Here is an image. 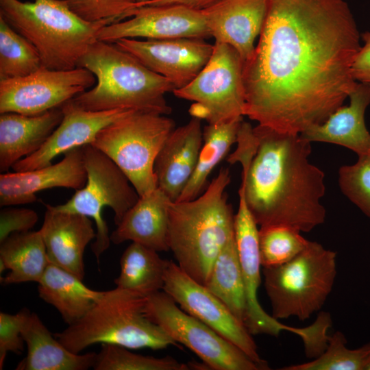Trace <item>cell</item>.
<instances>
[{
  "label": "cell",
  "mask_w": 370,
  "mask_h": 370,
  "mask_svg": "<svg viewBox=\"0 0 370 370\" xmlns=\"http://www.w3.org/2000/svg\"><path fill=\"white\" fill-rule=\"evenodd\" d=\"M267 1L258 44L243 64L244 115L300 134L323 123L356 86L360 34L343 0Z\"/></svg>",
  "instance_id": "6da1fadb"
},
{
  "label": "cell",
  "mask_w": 370,
  "mask_h": 370,
  "mask_svg": "<svg viewBox=\"0 0 370 370\" xmlns=\"http://www.w3.org/2000/svg\"><path fill=\"white\" fill-rule=\"evenodd\" d=\"M256 152L241 164V189L258 225H286L308 232L322 224L325 174L311 164V143L300 134L258 125Z\"/></svg>",
  "instance_id": "7a4b0ae2"
},
{
  "label": "cell",
  "mask_w": 370,
  "mask_h": 370,
  "mask_svg": "<svg viewBox=\"0 0 370 370\" xmlns=\"http://www.w3.org/2000/svg\"><path fill=\"white\" fill-rule=\"evenodd\" d=\"M231 176L227 168L197 197L168 206L167 243L177 264L206 284L214 260L234 235V214L225 193Z\"/></svg>",
  "instance_id": "3957f363"
},
{
  "label": "cell",
  "mask_w": 370,
  "mask_h": 370,
  "mask_svg": "<svg viewBox=\"0 0 370 370\" xmlns=\"http://www.w3.org/2000/svg\"><path fill=\"white\" fill-rule=\"evenodd\" d=\"M77 67L90 71L97 84L71 101L91 111L129 109L166 115L171 108L164 95L175 90L166 77L152 71L114 42L96 40Z\"/></svg>",
  "instance_id": "277c9868"
},
{
  "label": "cell",
  "mask_w": 370,
  "mask_h": 370,
  "mask_svg": "<svg viewBox=\"0 0 370 370\" xmlns=\"http://www.w3.org/2000/svg\"><path fill=\"white\" fill-rule=\"evenodd\" d=\"M0 16L36 47L42 66L52 70L77 67L101 29L117 22L84 21L64 0H0Z\"/></svg>",
  "instance_id": "5b68a950"
},
{
  "label": "cell",
  "mask_w": 370,
  "mask_h": 370,
  "mask_svg": "<svg viewBox=\"0 0 370 370\" xmlns=\"http://www.w3.org/2000/svg\"><path fill=\"white\" fill-rule=\"evenodd\" d=\"M147 297L116 287L101 297L79 320L55 337L69 351L79 354L96 343L128 349H164L178 346L159 325L145 314Z\"/></svg>",
  "instance_id": "8992f818"
},
{
  "label": "cell",
  "mask_w": 370,
  "mask_h": 370,
  "mask_svg": "<svg viewBox=\"0 0 370 370\" xmlns=\"http://www.w3.org/2000/svg\"><path fill=\"white\" fill-rule=\"evenodd\" d=\"M264 285L275 319L304 321L324 305L336 275V253L310 241L291 260L263 267Z\"/></svg>",
  "instance_id": "52a82bcc"
},
{
  "label": "cell",
  "mask_w": 370,
  "mask_h": 370,
  "mask_svg": "<svg viewBox=\"0 0 370 370\" xmlns=\"http://www.w3.org/2000/svg\"><path fill=\"white\" fill-rule=\"evenodd\" d=\"M175 128L165 115L133 110L101 129L90 145L122 170L141 197L158 188L154 163Z\"/></svg>",
  "instance_id": "ba28073f"
},
{
  "label": "cell",
  "mask_w": 370,
  "mask_h": 370,
  "mask_svg": "<svg viewBox=\"0 0 370 370\" xmlns=\"http://www.w3.org/2000/svg\"><path fill=\"white\" fill-rule=\"evenodd\" d=\"M87 181L66 203L53 206L57 210L86 216L96 225L91 249L99 260L110 244L103 210L110 208L117 225L136 203L139 195L122 170L105 153L90 144L82 146Z\"/></svg>",
  "instance_id": "9c48e42d"
},
{
  "label": "cell",
  "mask_w": 370,
  "mask_h": 370,
  "mask_svg": "<svg viewBox=\"0 0 370 370\" xmlns=\"http://www.w3.org/2000/svg\"><path fill=\"white\" fill-rule=\"evenodd\" d=\"M243 62L230 45L216 42L212 56L198 75L187 86L175 89V97L194 101L193 117L219 123L244 116L245 95Z\"/></svg>",
  "instance_id": "30bf717a"
},
{
  "label": "cell",
  "mask_w": 370,
  "mask_h": 370,
  "mask_svg": "<svg viewBox=\"0 0 370 370\" xmlns=\"http://www.w3.org/2000/svg\"><path fill=\"white\" fill-rule=\"evenodd\" d=\"M145 316L212 370H262L236 345L184 311L164 291L147 297Z\"/></svg>",
  "instance_id": "8fae6325"
},
{
  "label": "cell",
  "mask_w": 370,
  "mask_h": 370,
  "mask_svg": "<svg viewBox=\"0 0 370 370\" xmlns=\"http://www.w3.org/2000/svg\"><path fill=\"white\" fill-rule=\"evenodd\" d=\"M95 83L88 69L41 66L27 76L0 80V114L38 115L61 107Z\"/></svg>",
  "instance_id": "7c38bea8"
},
{
  "label": "cell",
  "mask_w": 370,
  "mask_h": 370,
  "mask_svg": "<svg viewBox=\"0 0 370 370\" xmlns=\"http://www.w3.org/2000/svg\"><path fill=\"white\" fill-rule=\"evenodd\" d=\"M162 291L184 311L239 347L262 370L269 369L267 362L260 357L257 345L245 326L204 285L171 260H166Z\"/></svg>",
  "instance_id": "4fadbf2b"
},
{
  "label": "cell",
  "mask_w": 370,
  "mask_h": 370,
  "mask_svg": "<svg viewBox=\"0 0 370 370\" xmlns=\"http://www.w3.org/2000/svg\"><path fill=\"white\" fill-rule=\"evenodd\" d=\"M239 204L234 214V236L245 286L247 314L245 326L251 335L267 334L277 336L282 331L299 336L304 344L312 341L316 328L312 324L298 328L284 325L267 313L259 304L258 289L260 284L261 260L259 248V230L251 214L244 194L238 190Z\"/></svg>",
  "instance_id": "5bb4252c"
},
{
  "label": "cell",
  "mask_w": 370,
  "mask_h": 370,
  "mask_svg": "<svg viewBox=\"0 0 370 370\" xmlns=\"http://www.w3.org/2000/svg\"><path fill=\"white\" fill-rule=\"evenodd\" d=\"M201 10L181 5L137 7L132 18L103 27L97 40L114 42L122 38L148 40L206 39L211 37Z\"/></svg>",
  "instance_id": "9a60e30c"
},
{
  "label": "cell",
  "mask_w": 370,
  "mask_h": 370,
  "mask_svg": "<svg viewBox=\"0 0 370 370\" xmlns=\"http://www.w3.org/2000/svg\"><path fill=\"white\" fill-rule=\"evenodd\" d=\"M114 43L166 77L175 89L189 84L206 65L213 51V45L198 38L145 41L122 38Z\"/></svg>",
  "instance_id": "2e32d148"
},
{
  "label": "cell",
  "mask_w": 370,
  "mask_h": 370,
  "mask_svg": "<svg viewBox=\"0 0 370 370\" xmlns=\"http://www.w3.org/2000/svg\"><path fill=\"white\" fill-rule=\"evenodd\" d=\"M61 108L63 118L59 125L38 151L13 164L14 171H27L51 164L58 155L90 144L101 129L134 110H86L76 106L71 99Z\"/></svg>",
  "instance_id": "e0dca14e"
},
{
  "label": "cell",
  "mask_w": 370,
  "mask_h": 370,
  "mask_svg": "<svg viewBox=\"0 0 370 370\" xmlns=\"http://www.w3.org/2000/svg\"><path fill=\"white\" fill-rule=\"evenodd\" d=\"M64 155V158L54 164L27 171L1 173L0 206L33 203L37 201V193L55 187L75 190L84 187L87 173L83 147H75Z\"/></svg>",
  "instance_id": "ac0fdd59"
},
{
  "label": "cell",
  "mask_w": 370,
  "mask_h": 370,
  "mask_svg": "<svg viewBox=\"0 0 370 370\" xmlns=\"http://www.w3.org/2000/svg\"><path fill=\"white\" fill-rule=\"evenodd\" d=\"M39 232L49 263L83 280L85 249L96 236L91 219L82 214L57 210L53 206L47 205Z\"/></svg>",
  "instance_id": "d6986e66"
},
{
  "label": "cell",
  "mask_w": 370,
  "mask_h": 370,
  "mask_svg": "<svg viewBox=\"0 0 370 370\" xmlns=\"http://www.w3.org/2000/svg\"><path fill=\"white\" fill-rule=\"evenodd\" d=\"M267 8V0H219L201 12L215 41L232 47L244 64L254 51Z\"/></svg>",
  "instance_id": "ffe728a7"
},
{
  "label": "cell",
  "mask_w": 370,
  "mask_h": 370,
  "mask_svg": "<svg viewBox=\"0 0 370 370\" xmlns=\"http://www.w3.org/2000/svg\"><path fill=\"white\" fill-rule=\"evenodd\" d=\"M202 144L201 119L193 117L174 129L159 151L154 163L157 186L171 201L178 199L190 179Z\"/></svg>",
  "instance_id": "44dd1931"
},
{
  "label": "cell",
  "mask_w": 370,
  "mask_h": 370,
  "mask_svg": "<svg viewBox=\"0 0 370 370\" xmlns=\"http://www.w3.org/2000/svg\"><path fill=\"white\" fill-rule=\"evenodd\" d=\"M349 106H341L323 123L308 127L300 135L309 142H323L347 147L358 156L370 150V133L365 113L370 104V84L357 82L349 97Z\"/></svg>",
  "instance_id": "7402d4cb"
},
{
  "label": "cell",
  "mask_w": 370,
  "mask_h": 370,
  "mask_svg": "<svg viewBox=\"0 0 370 370\" xmlns=\"http://www.w3.org/2000/svg\"><path fill=\"white\" fill-rule=\"evenodd\" d=\"M61 107L28 116L6 112L0 116V171L38 151L62 121Z\"/></svg>",
  "instance_id": "603a6c76"
},
{
  "label": "cell",
  "mask_w": 370,
  "mask_h": 370,
  "mask_svg": "<svg viewBox=\"0 0 370 370\" xmlns=\"http://www.w3.org/2000/svg\"><path fill=\"white\" fill-rule=\"evenodd\" d=\"M170 201L158 188L139 197L111 234L110 241L116 245L130 241L158 252L169 251L167 230Z\"/></svg>",
  "instance_id": "cb8c5ba5"
},
{
  "label": "cell",
  "mask_w": 370,
  "mask_h": 370,
  "mask_svg": "<svg viewBox=\"0 0 370 370\" xmlns=\"http://www.w3.org/2000/svg\"><path fill=\"white\" fill-rule=\"evenodd\" d=\"M21 335L27 354L16 370H86L95 365L97 353L79 354L69 351L34 312L29 311L27 314Z\"/></svg>",
  "instance_id": "d4e9b609"
},
{
  "label": "cell",
  "mask_w": 370,
  "mask_h": 370,
  "mask_svg": "<svg viewBox=\"0 0 370 370\" xmlns=\"http://www.w3.org/2000/svg\"><path fill=\"white\" fill-rule=\"evenodd\" d=\"M38 284L39 297L53 306L69 325L84 317L103 293L89 288L75 275L52 263Z\"/></svg>",
  "instance_id": "484cf974"
},
{
  "label": "cell",
  "mask_w": 370,
  "mask_h": 370,
  "mask_svg": "<svg viewBox=\"0 0 370 370\" xmlns=\"http://www.w3.org/2000/svg\"><path fill=\"white\" fill-rule=\"evenodd\" d=\"M49 264L46 247L38 231L16 232L1 243L0 273L3 284L38 282Z\"/></svg>",
  "instance_id": "4316f807"
},
{
  "label": "cell",
  "mask_w": 370,
  "mask_h": 370,
  "mask_svg": "<svg viewBox=\"0 0 370 370\" xmlns=\"http://www.w3.org/2000/svg\"><path fill=\"white\" fill-rule=\"evenodd\" d=\"M243 121V117H238L225 122L208 123L204 127L203 144L195 171L177 201H190L204 192L210 174L236 143Z\"/></svg>",
  "instance_id": "83f0119b"
},
{
  "label": "cell",
  "mask_w": 370,
  "mask_h": 370,
  "mask_svg": "<svg viewBox=\"0 0 370 370\" xmlns=\"http://www.w3.org/2000/svg\"><path fill=\"white\" fill-rule=\"evenodd\" d=\"M158 252L132 242L121 256V272L114 281L116 287L146 297L163 290L166 260L162 259Z\"/></svg>",
  "instance_id": "f1b7e54d"
},
{
  "label": "cell",
  "mask_w": 370,
  "mask_h": 370,
  "mask_svg": "<svg viewBox=\"0 0 370 370\" xmlns=\"http://www.w3.org/2000/svg\"><path fill=\"white\" fill-rule=\"evenodd\" d=\"M205 286L244 325L247 300L234 235L214 260Z\"/></svg>",
  "instance_id": "f546056e"
},
{
  "label": "cell",
  "mask_w": 370,
  "mask_h": 370,
  "mask_svg": "<svg viewBox=\"0 0 370 370\" xmlns=\"http://www.w3.org/2000/svg\"><path fill=\"white\" fill-rule=\"evenodd\" d=\"M41 66L36 47L0 16V80L27 76Z\"/></svg>",
  "instance_id": "4dcf8cb0"
},
{
  "label": "cell",
  "mask_w": 370,
  "mask_h": 370,
  "mask_svg": "<svg viewBox=\"0 0 370 370\" xmlns=\"http://www.w3.org/2000/svg\"><path fill=\"white\" fill-rule=\"evenodd\" d=\"M346 338L340 331L329 336L326 349L310 362L292 365L282 370H367L370 365V343L358 349L346 347Z\"/></svg>",
  "instance_id": "1f68e13d"
},
{
  "label": "cell",
  "mask_w": 370,
  "mask_h": 370,
  "mask_svg": "<svg viewBox=\"0 0 370 370\" xmlns=\"http://www.w3.org/2000/svg\"><path fill=\"white\" fill-rule=\"evenodd\" d=\"M309 241L301 232L286 225H271L259 229V248L262 267L282 264L303 251Z\"/></svg>",
  "instance_id": "d6a6232c"
},
{
  "label": "cell",
  "mask_w": 370,
  "mask_h": 370,
  "mask_svg": "<svg viewBox=\"0 0 370 370\" xmlns=\"http://www.w3.org/2000/svg\"><path fill=\"white\" fill-rule=\"evenodd\" d=\"M125 347L101 344L95 370H189L188 363L171 356L155 358L135 354Z\"/></svg>",
  "instance_id": "836d02e7"
},
{
  "label": "cell",
  "mask_w": 370,
  "mask_h": 370,
  "mask_svg": "<svg viewBox=\"0 0 370 370\" xmlns=\"http://www.w3.org/2000/svg\"><path fill=\"white\" fill-rule=\"evenodd\" d=\"M356 163L338 170V184L342 193L370 218V150L358 156Z\"/></svg>",
  "instance_id": "e575fe53"
},
{
  "label": "cell",
  "mask_w": 370,
  "mask_h": 370,
  "mask_svg": "<svg viewBox=\"0 0 370 370\" xmlns=\"http://www.w3.org/2000/svg\"><path fill=\"white\" fill-rule=\"evenodd\" d=\"M84 21L95 22L114 18L117 22L132 16L136 0H64Z\"/></svg>",
  "instance_id": "d590c367"
},
{
  "label": "cell",
  "mask_w": 370,
  "mask_h": 370,
  "mask_svg": "<svg viewBox=\"0 0 370 370\" xmlns=\"http://www.w3.org/2000/svg\"><path fill=\"white\" fill-rule=\"evenodd\" d=\"M29 310L23 308L14 314L0 313V369L3 368L7 354H20L25 342L21 335L24 320Z\"/></svg>",
  "instance_id": "8d00e7d4"
},
{
  "label": "cell",
  "mask_w": 370,
  "mask_h": 370,
  "mask_svg": "<svg viewBox=\"0 0 370 370\" xmlns=\"http://www.w3.org/2000/svg\"><path fill=\"white\" fill-rule=\"evenodd\" d=\"M38 219L37 213L32 209L3 208L0 212V243L13 233L30 231Z\"/></svg>",
  "instance_id": "74e56055"
},
{
  "label": "cell",
  "mask_w": 370,
  "mask_h": 370,
  "mask_svg": "<svg viewBox=\"0 0 370 370\" xmlns=\"http://www.w3.org/2000/svg\"><path fill=\"white\" fill-rule=\"evenodd\" d=\"M361 38L364 45L353 62L352 75L356 81L370 84V32L362 33Z\"/></svg>",
  "instance_id": "f35d334b"
},
{
  "label": "cell",
  "mask_w": 370,
  "mask_h": 370,
  "mask_svg": "<svg viewBox=\"0 0 370 370\" xmlns=\"http://www.w3.org/2000/svg\"><path fill=\"white\" fill-rule=\"evenodd\" d=\"M219 0H149L140 6H162L181 5L196 10H203Z\"/></svg>",
  "instance_id": "ab89813d"
},
{
  "label": "cell",
  "mask_w": 370,
  "mask_h": 370,
  "mask_svg": "<svg viewBox=\"0 0 370 370\" xmlns=\"http://www.w3.org/2000/svg\"><path fill=\"white\" fill-rule=\"evenodd\" d=\"M147 1H149V0H136V2H137L136 5H137V7H138V6L140 5L141 4H143V3H145V2H147Z\"/></svg>",
  "instance_id": "60d3db41"
},
{
  "label": "cell",
  "mask_w": 370,
  "mask_h": 370,
  "mask_svg": "<svg viewBox=\"0 0 370 370\" xmlns=\"http://www.w3.org/2000/svg\"><path fill=\"white\" fill-rule=\"evenodd\" d=\"M367 370H370V365H369V366L368 367Z\"/></svg>",
  "instance_id": "b9f144b4"
}]
</instances>
